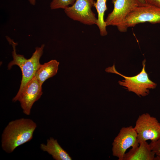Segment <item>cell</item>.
Returning <instances> with one entry per match:
<instances>
[{"label":"cell","instance_id":"cell-1","mask_svg":"<svg viewBox=\"0 0 160 160\" xmlns=\"http://www.w3.org/2000/svg\"><path fill=\"white\" fill-rule=\"evenodd\" d=\"M37 127L32 120L22 118L9 122L1 137V146L8 153L13 152L18 146L30 141Z\"/></svg>","mask_w":160,"mask_h":160},{"label":"cell","instance_id":"cell-2","mask_svg":"<svg viewBox=\"0 0 160 160\" xmlns=\"http://www.w3.org/2000/svg\"><path fill=\"white\" fill-rule=\"evenodd\" d=\"M6 39L11 44L13 48L12 56L13 60L8 64V69L11 68L14 65H18L20 68L22 72V79L19 89L17 93H20L27 84L34 76L35 73L40 65L39 60L41 56L44 47L42 44L40 47H37L31 57L27 59L23 55L17 54L16 52V47L17 43L8 36Z\"/></svg>","mask_w":160,"mask_h":160},{"label":"cell","instance_id":"cell-3","mask_svg":"<svg viewBox=\"0 0 160 160\" xmlns=\"http://www.w3.org/2000/svg\"><path fill=\"white\" fill-rule=\"evenodd\" d=\"M145 60L142 62L143 67L141 72L136 76L132 77L125 76L119 73L116 69L114 64L105 69L107 72L115 73L120 75L124 79L119 81V83L121 86L126 87L129 92H132L140 97H144L149 93V89L155 88L157 84L150 80L145 71Z\"/></svg>","mask_w":160,"mask_h":160},{"label":"cell","instance_id":"cell-4","mask_svg":"<svg viewBox=\"0 0 160 160\" xmlns=\"http://www.w3.org/2000/svg\"><path fill=\"white\" fill-rule=\"evenodd\" d=\"M147 22L152 24L160 23V8L148 4L139 6L127 16L117 28L120 32H124L129 27Z\"/></svg>","mask_w":160,"mask_h":160},{"label":"cell","instance_id":"cell-5","mask_svg":"<svg viewBox=\"0 0 160 160\" xmlns=\"http://www.w3.org/2000/svg\"><path fill=\"white\" fill-rule=\"evenodd\" d=\"M134 128L139 144L149 140L154 141L160 139V123L156 118L148 113L139 116Z\"/></svg>","mask_w":160,"mask_h":160},{"label":"cell","instance_id":"cell-6","mask_svg":"<svg viewBox=\"0 0 160 160\" xmlns=\"http://www.w3.org/2000/svg\"><path fill=\"white\" fill-rule=\"evenodd\" d=\"M94 0H76L71 6L64 9L67 15L74 20L84 24H96L97 18L92 10Z\"/></svg>","mask_w":160,"mask_h":160},{"label":"cell","instance_id":"cell-7","mask_svg":"<svg viewBox=\"0 0 160 160\" xmlns=\"http://www.w3.org/2000/svg\"><path fill=\"white\" fill-rule=\"evenodd\" d=\"M137 134L134 127L131 126L122 127L113 140L112 143L113 155L118 158L119 160H123L125 152L129 148L139 146Z\"/></svg>","mask_w":160,"mask_h":160},{"label":"cell","instance_id":"cell-8","mask_svg":"<svg viewBox=\"0 0 160 160\" xmlns=\"http://www.w3.org/2000/svg\"><path fill=\"white\" fill-rule=\"evenodd\" d=\"M42 94V86L34 76L21 92L16 94L13 98L12 101H18L23 113L29 115L33 104L40 98Z\"/></svg>","mask_w":160,"mask_h":160},{"label":"cell","instance_id":"cell-9","mask_svg":"<svg viewBox=\"0 0 160 160\" xmlns=\"http://www.w3.org/2000/svg\"><path fill=\"white\" fill-rule=\"evenodd\" d=\"M114 5L112 11L105 20L106 26H119L127 16L139 6L136 0H112Z\"/></svg>","mask_w":160,"mask_h":160},{"label":"cell","instance_id":"cell-10","mask_svg":"<svg viewBox=\"0 0 160 160\" xmlns=\"http://www.w3.org/2000/svg\"><path fill=\"white\" fill-rule=\"evenodd\" d=\"M155 155L150 144L145 141L140 143L139 146L132 148L125 153L123 160H154Z\"/></svg>","mask_w":160,"mask_h":160},{"label":"cell","instance_id":"cell-11","mask_svg":"<svg viewBox=\"0 0 160 160\" xmlns=\"http://www.w3.org/2000/svg\"><path fill=\"white\" fill-rule=\"evenodd\" d=\"M40 148L44 151L47 152L56 160H71L68 153L59 144L57 140L50 137L47 140L46 144H41Z\"/></svg>","mask_w":160,"mask_h":160},{"label":"cell","instance_id":"cell-12","mask_svg":"<svg viewBox=\"0 0 160 160\" xmlns=\"http://www.w3.org/2000/svg\"><path fill=\"white\" fill-rule=\"evenodd\" d=\"M59 64V63L55 60H52L43 64H40L34 76L39 81L41 86L47 79L56 74Z\"/></svg>","mask_w":160,"mask_h":160},{"label":"cell","instance_id":"cell-13","mask_svg":"<svg viewBox=\"0 0 160 160\" xmlns=\"http://www.w3.org/2000/svg\"><path fill=\"white\" fill-rule=\"evenodd\" d=\"M107 0H97L96 2H94L93 5L96 8L98 15L96 24L98 27L100 34L102 36H105L107 34V26L104 20L105 12L107 9L106 4Z\"/></svg>","mask_w":160,"mask_h":160},{"label":"cell","instance_id":"cell-14","mask_svg":"<svg viewBox=\"0 0 160 160\" xmlns=\"http://www.w3.org/2000/svg\"><path fill=\"white\" fill-rule=\"evenodd\" d=\"M76 0H52L50 4L52 9L59 8L65 9L70 5H72Z\"/></svg>","mask_w":160,"mask_h":160},{"label":"cell","instance_id":"cell-15","mask_svg":"<svg viewBox=\"0 0 160 160\" xmlns=\"http://www.w3.org/2000/svg\"><path fill=\"white\" fill-rule=\"evenodd\" d=\"M149 144L151 150L155 155L160 156V139L156 141H151Z\"/></svg>","mask_w":160,"mask_h":160},{"label":"cell","instance_id":"cell-16","mask_svg":"<svg viewBox=\"0 0 160 160\" xmlns=\"http://www.w3.org/2000/svg\"><path fill=\"white\" fill-rule=\"evenodd\" d=\"M146 4L152 5L160 8V0H145Z\"/></svg>","mask_w":160,"mask_h":160},{"label":"cell","instance_id":"cell-17","mask_svg":"<svg viewBox=\"0 0 160 160\" xmlns=\"http://www.w3.org/2000/svg\"><path fill=\"white\" fill-rule=\"evenodd\" d=\"M139 6L145 5L146 4L145 0H136Z\"/></svg>","mask_w":160,"mask_h":160},{"label":"cell","instance_id":"cell-18","mask_svg":"<svg viewBox=\"0 0 160 160\" xmlns=\"http://www.w3.org/2000/svg\"><path fill=\"white\" fill-rule=\"evenodd\" d=\"M31 4L34 5L36 4V0H28Z\"/></svg>","mask_w":160,"mask_h":160}]
</instances>
